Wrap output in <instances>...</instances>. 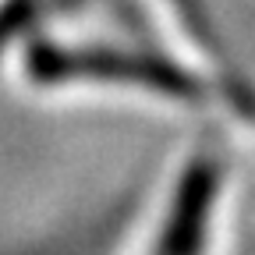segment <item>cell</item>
<instances>
[{
    "instance_id": "6da1fadb",
    "label": "cell",
    "mask_w": 255,
    "mask_h": 255,
    "mask_svg": "<svg viewBox=\"0 0 255 255\" xmlns=\"http://www.w3.org/2000/svg\"><path fill=\"white\" fill-rule=\"evenodd\" d=\"M227 209V167L213 149H199L149 199L124 255H220Z\"/></svg>"
}]
</instances>
